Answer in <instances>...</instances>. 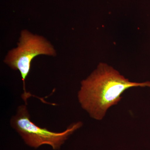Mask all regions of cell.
<instances>
[{
    "label": "cell",
    "mask_w": 150,
    "mask_h": 150,
    "mask_svg": "<svg viewBox=\"0 0 150 150\" xmlns=\"http://www.w3.org/2000/svg\"><path fill=\"white\" fill-rule=\"evenodd\" d=\"M39 55L55 56L56 52L51 43L43 36L33 35L24 30L22 31L17 47L9 51L4 60L12 69L20 72L24 90L22 98L25 105L28 98L31 96L25 90V79L30 71L31 62Z\"/></svg>",
    "instance_id": "obj_3"
},
{
    "label": "cell",
    "mask_w": 150,
    "mask_h": 150,
    "mask_svg": "<svg viewBox=\"0 0 150 150\" xmlns=\"http://www.w3.org/2000/svg\"><path fill=\"white\" fill-rule=\"evenodd\" d=\"M11 124L28 146L37 149L40 146L47 145L54 150H59L70 135L83 125L80 121L72 123L61 132H54L46 128H41L30 120L26 105L19 106L16 115L11 119Z\"/></svg>",
    "instance_id": "obj_2"
},
{
    "label": "cell",
    "mask_w": 150,
    "mask_h": 150,
    "mask_svg": "<svg viewBox=\"0 0 150 150\" xmlns=\"http://www.w3.org/2000/svg\"><path fill=\"white\" fill-rule=\"evenodd\" d=\"M138 87L150 88V81H130L112 67L101 63L82 81L78 100L81 107L91 118L100 121L110 107L121 100L124 91Z\"/></svg>",
    "instance_id": "obj_1"
}]
</instances>
